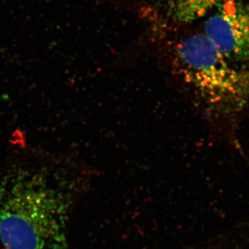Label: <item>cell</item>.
<instances>
[{
  "mask_svg": "<svg viewBox=\"0 0 249 249\" xmlns=\"http://www.w3.org/2000/svg\"><path fill=\"white\" fill-rule=\"evenodd\" d=\"M204 25V35L231 65L249 64V6L226 0Z\"/></svg>",
  "mask_w": 249,
  "mask_h": 249,
  "instance_id": "3",
  "label": "cell"
},
{
  "mask_svg": "<svg viewBox=\"0 0 249 249\" xmlns=\"http://www.w3.org/2000/svg\"><path fill=\"white\" fill-rule=\"evenodd\" d=\"M68 193L40 174L0 179V240L5 249H68Z\"/></svg>",
  "mask_w": 249,
  "mask_h": 249,
  "instance_id": "1",
  "label": "cell"
},
{
  "mask_svg": "<svg viewBox=\"0 0 249 249\" xmlns=\"http://www.w3.org/2000/svg\"><path fill=\"white\" fill-rule=\"evenodd\" d=\"M172 71L212 110H238L249 101V72L232 67L204 34L184 37L174 47Z\"/></svg>",
  "mask_w": 249,
  "mask_h": 249,
  "instance_id": "2",
  "label": "cell"
},
{
  "mask_svg": "<svg viewBox=\"0 0 249 249\" xmlns=\"http://www.w3.org/2000/svg\"><path fill=\"white\" fill-rule=\"evenodd\" d=\"M226 0H170L168 11L175 22L188 24L201 19Z\"/></svg>",
  "mask_w": 249,
  "mask_h": 249,
  "instance_id": "4",
  "label": "cell"
}]
</instances>
